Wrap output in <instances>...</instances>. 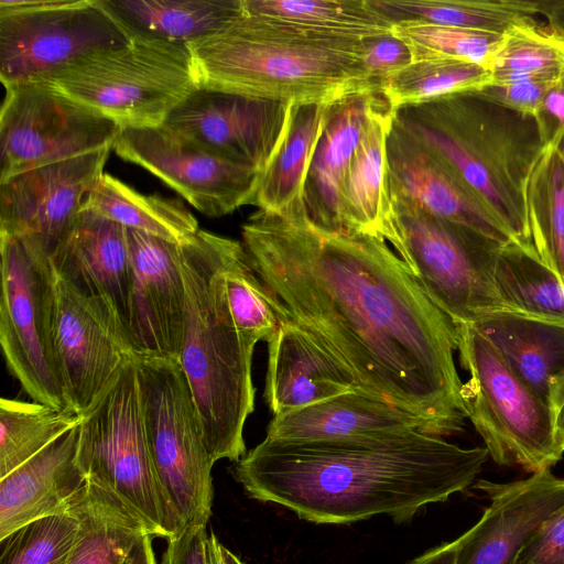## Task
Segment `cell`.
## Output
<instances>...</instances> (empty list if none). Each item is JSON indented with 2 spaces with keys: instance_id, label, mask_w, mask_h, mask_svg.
Segmentation results:
<instances>
[{
  "instance_id": "cell-1",
  "label": "cell",
  "mask_w": 564,
  "mask_h": 564,
  "mask_svg": "<svg viewBox=\"0 0 564 564\" xmlns=\"http://www.w3.org/2000/svg\"><path fill=\"white\" fill-rule=\"evenodd\" d=\"M241 236L279 321L318 343L359 392L416 415L433 435L463 431L455 324L384 239L321 227L304 203L258 209Z\"/></svg>"
},
{
  "instance_id": "cell-2",
  "label": "cell",
  "mask_w": 564,
  "mask_h": 564,
  "mask_svg": "<svg viewBox=\"0 0 564 564\" xmlns=\"http://www.w3.org/2000/svg\"><path fill=\"white\" fill-rule=\"evenodd\" d=\"M488 457L485 446L460 447L417 430L336 440L265 437L231 473L250 498L310 522L347 524L378 514L404 522L469 487Z\"/></svg>"
},
{
  "instance_id": "cell-3",
  "label": "cell",
  "mask_w": 564,
  "mask_h": 564,
  "mask_svg": "<svg viewBox=\"0 0 564 564\" xmlns=\"http://www.w3.org/2000/svg\"><path fill=\"white\" fill-rule=\"evenodd\" d=\"M241 242L200 230L180 243L186 314L178 357L196 405L204 441L214 463L246 455L243 427L254 410L252 355L230 316L223 271Z\"/></svg>"
},
{
  "instance_id": "cell-4",
  "label": "cell",
  "mask_w": 564,
  "mask_h": 564,
  "mask_svg": "<svg viewBox=\"0 0 564 564\" xmlns=\"http://www.w3.org/2000/svg\"><path fill=\"white\" fill-rule=\"evenodd\" d=\"M187 46L198 86L207 89L293 104H333L379 93L359 40L317 37L241 12Z\"/></svg>"
},
{
  "instance_id": "cell-5",
  "label": "cell",
  "mask_w": 564,
  "mask_h": 564,
  "mask_svg": "<svg viewBox=\"0 0 564 564\" xmlns=\"http://www.w3.org/2000/svg\"><path fill=\"white\" fill-rule=\"evenodd\" d=\"M393 118L441 155L529 249L525 191L549 141L538 119L480 91L401 107Z\"/></svg>"
},
{
  "instance_id": "cell-6",
  "label": "cell",
  "mask_w": 564,
  "mask_h": 564,
  "mask_svg": "<svg viewBox=\"0 0 564 564\" xmlns=\"http://www.w3.org/2000/svg\"><path fill=\"white\" fill-rule=\"evenodd\" d=\"M78 432V463L90 487L117 500L153 538L181 532L156 479L135 358L82 414Z\"/></svg>"
},
{
  "instance_id": "cell-7",
  "label": "cell",
  "mask_w": 564,
  "mask_h": 564,
  "mask_svg": "<svg viewBox=\"0 0 564 564\" xmlns=\"http://www.w3.org/2000/svg\"><path fill=\"white\" fill-rule=\"evenodd\" d=\"M122 128L162 126L198 86L187 45L133 36L88 54L40 82Z\"/></svg>"
},
{
  "instance_id": "cell-8",
  "label": "cell",
  "mask_w": 564,
  "mask_h": 564,
  "mask_svg": "<svg viewBox=\"0 0 564 564\" xmlns=\"http://www.w3.org/2000/svg\"><path fill=\"white\" fill-rule=\"evenodd\" d=\"M457 350L469 379L462 386L466 417L501 466L536 473L563 456L549 404L510 367L474 324H455Z\"/></svg>"
},
{
  "instance_id": "cell-9",
  "label": "cell",
  "mask_w": 564,
  "mask_h": 564,
  "mask_svg": "<svg viewBox=\"0 0 564 564\" xmlns=\"http://www.w3.org/2000/svg\"><path fill=\"white\" fill-rule=\"evenodd\" d=\"M394 218L389 242L431 301L454 324H477L517 314L500 295L492 260L500 247L392 195ZM522 316V315H521Z\"/></svg>"
},
{
  "instance_id": "cell-10",
  "label": "cell",
  "mask_w": 564,
  "mask_h": 564,
  "mask_svg": "<svg viewBox=\"0 0 564 564\" xmlns=\"http://www.w3.org/2000/svg\"><path fill=\"white\" fill-rule=\"evenodd\" d=\"M144 422L156 479L181 531L207 525L214 487L210 458L178 360L137 358Z\"/></svg>"
},
{
  "instance_id": "cell-11",
  "label": "cell",
  "mask_w": 564,
  "mask_h": 564,
  "mask_svg": "<svg viewBox=\"0 0 564 564\" xmlns=\"http://www.w3.org/2000/svg\"><path fill=\"white\" fill-rule=\"evenodd\" d=\"M132 39L104 0H0V79L4 87L40 83Z\"/></svg>"
},
{
  "instance_id": "cell-12",
  "label": "cell",
  "mask_w": 564,
  "mask_h": 564,
  "mask_svg": "<svg viewBox=\"0 0 564 564\" xmlns=\"http://www.w3.org/2000/svg\"><path fill=\"white\" fill-rule=\"evenodd\" d=\"M0 345L8 369L32 401L67 406L54 350L57 274L51 259L0 235Z\"/></svg>"
},
{
  "instance_id": "cell-13",
  "label": "cell",
  "mask_w": 564,
  "mask_h": 564,
  "mask_svg": "<svg viewBox=\"0 0 564 564\" xmlns=\"http://www.w3.org/2000/svg\"><path fill=\"white\" fill-rule=\"evenodd\" d=\"M120 130L116 122L45 84L6 87L0 112V182L112 148Z\"/></svg>"
},
{
  "instance_id": "cell-14",
  "label": "cell",
  "mask_w": 564,
  "mask_h": 564,
  "mask_svg": "<svg viewBox=\"0 0 564 564\" xmlns=\"http://www.w3.org/2000/svg\"><path fill=\"white\" fill-rule=\"evenodd\" d=\"M112 149L121 159L162 180L208 217H220L252 204L261 175L163 124L122 128Z\"/></svg>"
},
{
  "instance_id": "cell-15",
  "label": "cell",
  "mask_w": 564,
  "mask_h": 564,
  "mask_svg": "<svg viewBox=\"0 0 564 564\" xmlns=\"http://www.w3.org/2000/svg\"><path fill=\"white\" fill-rule=\"evenodd\" d=\"M54 350L67 406L83 414L135 358L116 306L88 297L57 275Z\"/></svg>"
},
{
  "instance_id": "cell-16",
  "label": "cell",
  "mask_w": 564,
  "mask_h": 564,
  "mask_svg": "<svg viewBox=\"0 0 564 564\" xmlns=\"http://www.w3.org/2000/svg\"><path fill=\"white\" fill-rule=\"evenodd\" d=\"M105 148L39 166L0 182V235L48 258L104 174Z\"/></svg>"
},
{
  "instance_id": "cell-17",
  "label": "cell",
  "mask_w": 564,
  "mask_h": 564,
  "mask_svg": "<svg viewBox=\"0 0 564 564\" xmlns=\"http://www.w3.org/2000/svg\"><path fill=\"white\" fill-rule=\"evenodd\" d=\"M293 106L198 87L171 111L163 126L262 172L284 141Z\"/></svg>"
},
{
  "instance_id": "cell-18",
  "label": "cell",
  "mask_w": 564,
  "mask_h": 564,
  "mask_svg": "<svg viewBox=\"0 0 564 564\" xmlns=\"http://www.w3.org/2000/svg\"><path fill=\"white\" fill-rule=\"evenodd\" d=\"M132 264L127 332L137 358L178 360L186 294L180 243L126 228Z\"/></svg>"
},
{
  "instance_id": "cell-19",
  "label": "cell",
  "mask_w": 564,
  "mask_h": 564,
  "mask_svg": "<svg viewBox=\"0 0 564 564\" xmlns=\"http://www.w3.org/2000/svg\"><path fill=\"white\" fill-rule=\"evenodd\" d=\"M392 195L500 246H522L514 234L434 150L393 118L387 140Z\"/></svg>"
},
{
  "instance_id": "cell-20",
  "label": "cell",
  "mask_w": 564,
  "mask_h": 564,
  "mask_svg": "<svg viewBox=\"0 0 564 564\" xmlns=\"http://www.w3.org/2000/svg\"><path fill=\"white\" fill-rule=\"evenodd\" d=\"M476 487L490 505L456 539L455 564H513L540 524L564 505V478L550 469L512 482L479 480Z\"/></svg>"
},
{
  "instance_id": "cell-21",
  "label": "cell",
  "mask_w": 564,
  "mask_h": 564,
  "mask_svg": "<svg viewBox=\"0 0 564 564\" xmlns=\"http://www.w3.org/2000/svg\"><path fill=\"white\" fill-rule=\"evenodd\" d=\"M50 259L73 289L109 300L127 329L132 264L124 226L83 208Z\"/></svg>"
},
{
  "instance_id": "cell-22",
  "label": "cell",
  "mask_w": 564,
  "mask_h": 564,
  "mask_svg": "<svg viewBox=\"0 0 564 564\" xmlns=\"http://www.w3.org/2000/svg\"><path fill=\"white\" fill-rule=\"evenodd\" d=\"M78 425L0 479V541L31 522L69 512L86 495Z\"/></svg>"
},
{
  "instance_id": "cell-23",
  "label": "cell",
  "mask_w": 564,
  "mask_h": 564,
  "mask_svg": "<svg viewBox=\"0 0 564 564\" xmlns=\"http://www.w3.org/2000/svg\"><path fill=\"white\" fill-rule=\"evenodd\" d=\"M358 391L352 376L291 322L280 321L268 340L264 399L274 415Z\"/></svg>"
},
{
  "instance_id": "cell-24",
  "label": "cell",
  "mask_w": 564,
  "mask_h": 564,
  "mask_svg": "<svg viewBox=\"0 0 564 564\" xmlns=\"http://www.w3.org/2000/svg\"><path fill=\"white\" fill-rule=\"evenodd\" d=\"M379 93H359L329 104L326 122L306 175L303 203L310 219L324 228L344 229L340 188Z\"/></svg>"
},
{
  "instance_id": "cell-25",
  "label": "cell",
  "mask_w": 564,
  "mask_h": 564,
  "mask_svg": "<svg viewBox=\"0 0 564 564\" xmlns=\"http://www.w3.org/2000/svg\"><path fill=\"white\" fill-rule=\"evenodd\" d=\"M392 121L393 110L381 96L370 111L339 195L344 229L386 241L393 234L394 218L387 158Z\"/></svg>"
},
{
  "instance_id": "cell-26",
  "label": "cell",
  "mask_w": 564,
  "mask_h": 564,
  "mask_svg": "<svg viewBox=\"0 0 564 564\" xmlns=\"http://www.w3.org/2000/svg\"><path fill=\"white\" fill-rule=\"evenodd\" d=\"M414 430L431 434L416 415L355 390L274 415L268 424L265 437L336 440L392 435Z\"/></svg>"
},
{
  "instance_id": "cell-27",
  "label": "cell",
  "mask_w": 564,
  "mask_h": 564,
  "mask_svg": "<svg viewBox=\"0 0 564 564\" xmlns=\"http://www.w3.org/2000/svg\"><path fill=\"white\" fill-rule=\"evenodd\" d=\"M243 15L324 39L365 41L391 34L394 20L375 0H241Z\"/></svg>"
},
{
  "instance_id": "cell-28",
  "label": "cell",
  "mask_w": 564,
  "mask_h": 564,
  "mask_svg": "<svg viewBox=\"0 0 564 564\" xmlns=\"http://www.w3.org/2000/svg\"><path fill=\"white\" fill-rule=\"evenodd\" d=\"M132 36L187 45L241 15V0H104Z\"/></svg>"
},
{
  "instance_id": "cell-29",
  "label": "cell",
  "mask_w": 564,
  "mask_h": 564,
  "mask_svg": "<svg viewBox=\"0 0 564 564\" xmlns=\"http://www.w3.org/2000/svg\"><path fill=\"white\" fill-rule=\"evenodd\" d=\"M474 325L496 346L514 372L547 403L550 381L564 373V323L499 315Z\"/></svg>"
},
{
  "instance_id": "cell-30",
  "label": "cell",
  "mask_w": 564,
  "mask_h": 564,
  "mask_svg": "<svg viewBox=\"0 0 564 564\" xmlns=\"http://www.w3.org/2000/svg\"><path fill=\"white\" fill-rule=\"evenodd\" d=\"M329 104H294L290 126L275 155L261 172L252 204L282 213L303 202V191Z\"/></svg>"
},
{
  "instance_id": "cell-31",
  "label": "cell",
  "mask_w": 564,
  "mask_h": 564,
  "mask_svg": "<svg viewBox=\"0 0 564 564\" xmlns=\"http://www.w3.org/2000/svg\"><path fill=\"white\" fill-rule=\"evenodd\" d=\"M126 228L183 243L198 231L196 218L176 199L144 195L104 173L84 207Z\"/></svg>"
},
{
  "instance_id": "cell-32",
  "label": "cell",
  "mask_w": 564,
  "mask_h": 564,
  "mask_svg": "<svg viewBox=\"0 0 564 564\" xmlns=\"http://www.w3.org/2000/svg\"><path fill=\"white\" fill-rule=\"evenodd\" d=\"M525 203L527 247L564 281V158L554 135L529 177Z\"/></svg>"
},
{
  "instance_id": "cell-33",
  "label": "cell",
  "mask_w": 564,
  "mask_h": 564,
  "mask_svg": "<svg viewBox=\"0 0 564 564\" xmlns=\"http://www.w3.org/2000/svg\"><path fill=\"white\" fill-rule=\"evenodd\" d=\"M492 272L505 302L519 315L564 323V281L521 246L498 247Z\"/></svg>"
},
{
  "instance_id": "cell-34",
  "label": "cell",
  "mask_w": 564,
  "mask_h": 564,
  "mask_svg": "<svg viewBox=\"0 0 564 564\" xmlns=\"http://www.w3.org/2000/svg\"><path fill=\"white\" fill-rule=\"evenodd\" d=\"M74 510L79 531L66 564H123L149 534L117 500L89 485Z\"/></svg>"
},
{
  "instance_id": "cell-35",
  "label": "cell",
  "mask_w": 564,
  "mask_h": 564,
  "mask_svg": "<svg viewBox=\"0 0 564 564\" xmlns=\"http://www.w3.org/2000/svg\"><path fill=\"white\" fill-rule=\"evenodd\" d=\"M394 21L437 24L503 34L514 23L543 15L545 0H375Z\"/></svg>"
},
{
  "instance_id": "cell-36",
  "label": "cell",
  "mask_w": 564,
  "mask_h": 564,
  "mask_svg": "<svg viewBox=\"0 0 564 564\" xmlns=\"http://www.w3.org/2000/svg\"><path fill=\"white\" fill-rule=\"evenodd\" d=\"M492 85L529 78H556L564 73V31L536 18L511 25L489 65Z\"/></svg>"
},
{
  "instance_id": "cell-37",
  "label": "cell",
  "mask_w": 564,
  "mask_h": 564,
  "mask_svg": "<svg viewBox=\"0 0 564 564\" xmlns=\"http://www.w3.org/2000/svg\"><path fill=\"white\" fill-rule=\"evenodd\" d=\"M82 414L40 402L0 400V479L75 429Z\"/></svg>"
},
{
  "instance_id": "cell-38",
  "label": "cell",
  "mask_w": 564,
  "mask_h": 564,
  "mask_svg": "<svg viewBox=\"0 0 564 564\" xmlns=\"http://www.w3.org/2000/svg\"><path fill=\"white\" fill-rule=\"evenodd\" d=\"M492 84L488 68L464 61H426L409 65L380 84L392 110L449 95L480 91Z\"/></svg>"
},
{
  "instance_id": "cell-39",
  "label": "cell",
  "mask_w": 564,
  "mask_h": 564,
  "mask_svg": "<svg viewBox=\"0 0 564 564\" xmlns=\"http://www.w3.org/2000/svg\"><path fill=\"white\" fill-rule=\"evenodd\" d=\"M392 35L410 50L412 63L426 61H464L489 65L500 45L502 34L468 30L420 19H400Z\"/></svg>"
},
{
  "instance_id": "cell-40",
  "label": "cell",
  "mask_w": 564,
  "mask_h": 564,
  "mask_svg": "<svg viewBox=\"0 0 564 564\" xmlns=\"http://www.w3.org/2000/svg\"><path fill=\"white\" fill-rule=\"evenodd\" d=\"M223 275L228 310L237 329L256 343L268 341L280 321L265 288L248 263L245 249L225 265Z\"/></svg>"
},
{
  "instance_id": "cell-41",
  "label": "cell",
  "mask_w": 564,
  "mask_h": 564,
  "mask_svg": "<svg viewBox=\"0 0 564 564\" xmlns=\"http://www.w3.org/2000/svg\"><path fill=\"white\" fill-rule=\"evenodd\" d=\"M78 531L74 507L31 522L0 541V564H66Z\"/></svg>"
},
{
  "instance_id": "cell-42",
  "label": "cell",
  "mask_w": 564,
  "mask_h": 564,
  "mask_svg": "<svg viewBox=\"0 0 564 564\" xmlns=\"http://www.w3.org/2000/svg\"><path fill=\"white\" fill-rule=\"evenodd\" d=\"M560 77L520 79L492 85L480 90V93L509 109L533 117L541 122L545 98Z\"/></svg>"
},
{
  "instance_id": "cell-43",
  "label": "cell",
  "mask_w": 564,
  "mask_h": 564,
  "mask_svg": "<svg viewBox=\"0 0 564 564\" xmlns=\"http://www.w3.org/2000/svg\"><path fill=\"white\" fill-rule=\"evenodd\" d=\"M513 564H564V505L540 524Z\"/></svg>"
},
{
  "instance_id": "cell-44",
  "label": "cell",
  "mask_w": 564,
  "mask_h": 564,
  "mask_svg": "<svg viewBox=\"0 0 564 564\" xmlns=\"http://www.w3.org/2000/svg\"><path fill=\"white\" fill-rule=\"evenodd\" d=\"M365 66L371 79L380 84L412 64L408 46L392 34L364 41Z\"/></svg>"
},
{
  "instance_id": "cell-45",
  "label": "cell",
  "mask_w": 564,
  "mask_h": 564,
  "mask_svg": "<svg viewBox=\"0 0 564 564\" xmlns=\"http://www.w3.org/2000/svg\"><path fill=\"white\" fill-rule=\"evenodd\" d=\"M206 525H189L170 538L162 564H209Z\"/></svg>"
},
{
  "instance_id": "cell-46",
  "label": "cell",
  "mask_w": 564,
  "mask_h": 564,
  "mask_svg": "<svg viewBox=\"0 0 564 564\" xmlns=\"http://www.w3.org/2000/svg\"><path fill=\"white\" fill-rule=\"evenodd\" d=\"M541 123L549 139L556 137L564 158V73L545 98Z\"/></svg>"
},
{
  "instance_id": "cell-47",
  "label": "cell",
  "mask_w": 564,
  "mask_h": 564,
  "mask_svg": "<svg viewBox=\"0 0 564 564\" xmlns=\"http://www.w3.org/2000/svg\"><path fill=\"white\" fill-rule=\"evenodd\" d=\"M547 403L557 444L564 452V373L550 381Z\"/></svg>"
},
{
  "instance_id": "cell-48",
  "label": "cell",
  "mask_w": 564,
  "mask_h": 564,
  "mask_svg": "<svg viewBox=\"0 0 564 564\" xmlns=\"http://www.w3.org/2000/svg\"><path fill=\"white\" fill-rule=\"evenodd\" d=\"M456 550L457 543L455 540L423 553L408 564H455Z\"/></svg>"
},
{
  "instance_id": "cell-49",
  "label": "cell",
  "mask_w": 564,
  "mask_h": 564,
  "mask_svg": "<svg viewBox=\"0 0 564 564\" xmlns=\"http://www.w3.org/2000/svg\"><path fill=\"white\" fill-rule=\"evenodd\" d=\"M123 564H158L153 550V536L145 534L133 547Z\"/></svg>"
},
{
  "instance_id": "cell-50",
  "label": "cell",
  "mask_w": 564,
  "mask_h": 564,
  "mask_svg": "<svg viewBox=\"0 0 564 564\" xmlns=\"http://www.w3.org/2000/svg\"><path fill=\"white\" fill-rule=\"evenodd\" d=\"M543 17L564 31V0H545Z\"/></svg>"
},
{
  "instance_id": "cell-51",
  "label": "cell",
  "mask_w": 564,
  "mask_h": 564,
  "mask_svg": "<svg viewBox=\"0 0 564 564\" xmlns=\"http://www.w3.org/2000/svg\"><path fill=\"white\" fill-rule=\"evenodd\" d=\"M218 538L212 531L208 535V563L209 564H221L219 552H218Z\"/></svg>"
},
{
  "instance_id": "cell-52",
  "label": "cell",
  "mask_w": 564,
  "mask_h": 564,
  "mask_svg": "<svg viewBox=\"0 0 564 564\" xmlns=\"http://www.w3.org/2000/svg\"><path fill=\"white\" fill-rule=\"evenodd\" d=\"M218 552L221 564H243L241 560L227 549L220 541L218 542Z\"/></svg>"
}]
</instances>
